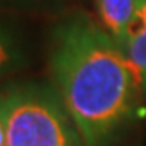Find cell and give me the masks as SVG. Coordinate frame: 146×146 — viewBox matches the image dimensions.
<instances>
[{"instance_id": "cell-1", "label": "cell", "mask_w": 146, "mask_h": 146, "mask_svg": "<svg viewBox=\"0 0 146 146\" xmlns=\"http://www.w3.org/2000/svg\"><path fill=\"white\" fill-rule=\"evenodd\" d=\"M49 72L86 146H113L135 118L143 93L134 70L86 13L72 11L51 28Z\"/></svg>"}, {"instance_id": "cell-2", "label": "cell", "mask_w": 146, "mask_h": 146, "mask_svg": "<svg viewBox=\"0 0 146 146\" xmlns=\"http://www.w3.org/2000/svg\"><path fill=\"white\" fill-rule=\"evenodd\" d=\"M0 121L5 146H86L58 92L49 83H2Z\"/></svg>"}, {"instance_id": "cell-3", "label": "cell", "mask_w": 146, "mask_h": 146, "mask_svg": "<svg viewBox=\"0 0 146 146\" xmlns=\"http://www.w3.org/2000/svg\"><path fill=\"white\" fill-rule=\"evenodd\" d=\"M120 49L134 70L143 97H146V0H135L134 16Z\"/></svg>"}, {"instance_id": "cell-4", "label": "cell", "mask_w": 146, "mask_h": 146, "mask_svg": "<svg viewBox=\"0 0 146 146\" xmlns=\"http://www.w3.org/2000/svg\"><path fill=\"white\" fill-rule=\"evenodd\" d=\"M28 62L27 48L18 28L0 18V81L21 70Z\"/></svg>"}, {"instance_id": "cell-5", "label": "cell", "mask_w": 146, "mask_h": 146, "mask_svg": "<svg viewBox=\"0 0 146 146\" xmlns=\"http://www.w3.org/2000/svg\"><path fill=\"white\" fill-rule=\"evenodd\" d=\"M95 7L102 28L121 48L127 27L134 16L135 0H95Z\"/></svg>"}, {"instance_id": "cell-6", "label": "cell", "mask_w": 146, "mask_h": 146, "mask_svg": "<svg viewBox=\"0 0 146 146\" xmlns=\"http://www.w3.org/2000/svg\"><path fill=\"white\" fill-rule=\"evenodd\" d=\"M64 0H0V9L11 11H60Z\"/></svg>"}, {"instance_id": "cell-7", "label": "cell", "mask_w": 146, "mask_h": 146, "mask_svg": "<svg viewBox=\"0 0 146 146\" xmlns=\"http://www.w3.org/2000/svg\"><path fill=\"white\" fill-rule=\"evenodd\" d=\"M0 146H5V132H4L2 121H0Z\"/></svg>"}]
</instances>
